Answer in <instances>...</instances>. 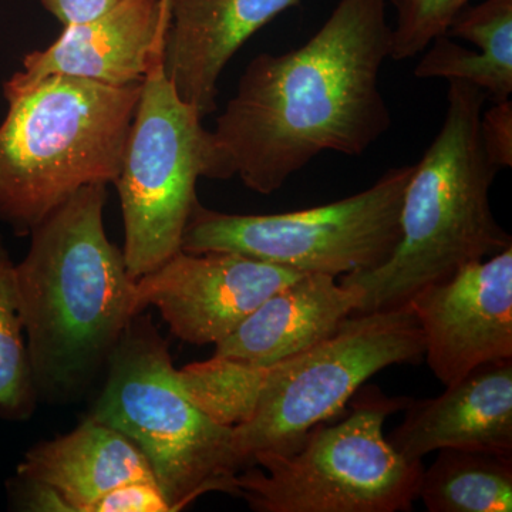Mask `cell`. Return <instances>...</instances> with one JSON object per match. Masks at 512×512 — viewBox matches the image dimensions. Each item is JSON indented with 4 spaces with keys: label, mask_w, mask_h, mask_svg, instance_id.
<instances>
[{
    "label": "cell",
    "mask_w": 512,
    "mask_h": 512,
    "mask_svg": "<svg viewBox=\"0 0 512 512\" xmlns=\"http://www.w3.org/2000/svg\"><path fill=\"white\" fill-rule=\"evenodd\" d=\"M16 477L55 488L72 512H89L100 497L128 481L156 480L134 441L92 417L72 433L30 448Z\"/></svg>",
    "instance_id": "2e32d148"
},
{
    "label": "cell",
    "mask_w": 512,
    "mask_h": 512,
    "mask_svg": "<svg viewBox=\"0 0 512 512\" xmlns=\"http://www.w3.org/2000/svg\"><path fill=\"white\" fill-rule=\"evenodd\" d=\"M303 272L232 252L178 251L136 282V308L156 306L191 345H217L272 293Z\"/></svg>",
    "instance_id": "30bf717a"
},
{
    "label": "cell",
    "mask_w": 512,
    "mask_h": 512,
    "mask_svg": "<svg viewBox=\"0 0 512 512\" xmlns=\"http://www.w3.org/2000/svg\"><path fill=\"white\" fill-rule=\"evenodd\" d=\"M471 0H392L397 12L392 28L390 59L396 62L412 59L423 53L436 37L446 35Z\"/></svg>",
    "instance_id": "ffe728a7"
},
{
    "label": "cell",
    "mask_w": 512,
    "mask_h": 512,
    "mask_svg": "<svg viewBox=\"0 0 512 512\" xmlns=\"http://www.w3.org/2000/svg\"><path fill=\"white\" fill-rule=\"evenodd\" d=\"M485 101L474 84L448 82L443 126L413 164L404 192L399 244L382 265L340 276V284L365 295L356 313L400 308L426 286L511 247V235L491 210V185L500 170L481 143Z\"/></svg>",
    "instance_id": "3957f363"
},
{
    "label": "cell",
    "mask_w": 512,
    "mask_h": 512,
    "mask_svg": "<svg viewBox=\"0 0 512 512\" xmlns=\"http://www.w3.org/2000/svg\"><path fill=\"white\" fill-rule=\"evenodd\" d=\"M200 111L185 103L158 60L141 84L124 146L119 191L124 261L133 279L181 251L200 178L234 177Z\"/></svg>",
    "instance_id": "52a82bcc"
},
{
    "label": "cell",
    "mask_w": 512,
    "mask_h": 512,
    "mask_svg": "<svg viewBox=\"0 0 512 512\" xmlns=\"http://www.w3.org/2000/svg\"><path fill=\"white\" fill-rule=\"evenodd\" d=\"M90 417L137 444L171 510H183L210 493L238 497L235 480L244 463L232 427L191 402L167 343L140 315L111 353L106 386Z\"/></svg>",
    "instance_id": "8992f818"
},
{
    "label": "cell",
    "mask_w": 512,
    "mask_h": 512,
    "mask_svg": "<svg viewBox=\"0 0 512 512\" xmlns=\"http://www.w3.org/2000/svg\"><path fill=\"white\" fill-rule=\"evenodd\" d=\"M168 9L163 67L202 117L217 110L225 66L259 29L302 0H161Z\"/></svg>",
    "instance_id": "4fadbf2b"
},
{
    "label": "cell",
    "mask_w": 512,
    "mask_h": 512,
    "mask_svg": "<svg viewBox=\"0 0 512 512\" xmlns=\"http://www.w3.org/2000/svg\"><path fill=\"white\" fill-rule=\"evenodd\" d=\"M480 138L490 163L498 170L512 167V101H494L480 117Z\"/></svg>",
    "instance_id": "7402d4cb"
},
{
    "label": "cell",
    "mask_w": 512,
    "mask_h": 512,
    "mask_svg": "<svg viewBox=\"0 0 512 512\" xmlns=\"http://www.w3.org/2000/svg\"><path fill=\"white\" fill-rule=\"evenodd\" d=\"M423 333L409 303L356 313L319 345L271 366H254L255 397L248 417L232 427L244 468L261 451L286 453L346 404L376 373L419 365Z\"/></svg>",
    "instance_id": "ba28073f"
},
{
    "label": "cell",
    "mask_w": 512,
    "mask_h": 512,
    "mask_svg": "<svg viewBox=\"0 0 512 512\" xmlns=\"http://www.w3.org/2000/svg\"><path fill=\"white\" fill-rule=\"evenodd\" d=\"M446 35L473 43L491 69L512 83V0H484L466 6Z\"/></svg>",
    "instance_id": "d6986e66"
},
{
    "label": "cell",
    "mask_w": 512,
    "mask_h": 512,
    "mask_svg": "<svg viewBox=\"0 0 512 512\" xmlns=\"http://www.w3.org/2000/svg\"><path fill=\"white\" fill-rule=\"evenodd\" d=\"M409 306L424 359L444 386L485 363L512 359V245L426 286Z\"/></svg>",
    "instance_id": "8fae6325"
},
{
    "label": "cell",
    "mask_w": 512,
    "mask_h": 512,
    "mask_svg": "<svg viewBox=\"0 0 512 512\" xmlns=\"http://www.w3.org/2000/svg\"><path fill=\"white\" fill-rule=\"evenodd\" d=\"M141 84L50 76L3 92L0 222L28 235L80 188L114 183Z\"/></svg>",
    "instance_id": "277c9868"
},
{
    "label": "cell",
    "mask_w": 512,
    "mask_h": 512,
    "mask_svg": "<svg viewBox=\"0 0 512 512\" xmlns=\"http://www.w3.org/2000/svg\"><path fill=\"white\" fill-rule=\"evenodd\" d=\"M412 165L390 168L343 200L269 215H238L195 204L181 251L232 252L303 274H359L382 265L400 241V212Z\"/></svg>",
    "instance_id": "9c48e42d"
},
{
    "label": "cell",
    "mask_w": 512,
    "mask_h": 512,
    "mask_svg": "<svg viewBox=\"0 0 512 512\" xmlns=\"http://www.w3.org/2000/svg\"><path fill=\"white\" fill-rule=\"evenodd\" d=\"M35 394L20 316L16 265L0 237V416H28Z\"/></svg>",
    "instance_id": "ac0fdd59"
},
{
    "label": "cell",
    "mask_w": 512,
    "mask_h": 512,
    "mask_svg": "<svg viewBox=\"0 0 512 512\" xmlns=\"http://www.w3.org/2000/svg\"><path fill=\"white\" fill-rule=\"evenodd\" d=\"M410 402L363 384L343 419L313 427L286 453L254 454L235 480L238 497L258 512L412 511L423 461L407 460L383 433Z\"/></svg>",
    "instance_id": "5b68a950"
},
{
    "label": "cell",
    "mask_w": 512,
    "mask_h": 512,
    "mask_svg": "<svg viewBox=\"0 0 512 512\" xmlns=\"http://www.w3.org/2000/svg\"><path fill=\"white\" fill-rule=\"evenodd\" d=\"M390 50L386 0H339L308 42L254 57L212 131L232 175L271 195L326 151L363 156L392 126Z\"/></svg>",
    "instance_id": "6da1fadb"
},
{
    "label": "cell",
    "mask_w": 512,
    "mask_h": 512,
    "mask_svg": "<svg viewBox=\"0 0 512 512\" xmlns=\"http://www.w3.org/2000/svg\"><path fill=\"white\" fill-rule=\"evenodd\" d=\"M387 437L410 461L443 448L512 457V359L485 363L434 399L413 400Z\"/></svg>",
    "instance_id": "5bb4252c"
},
{
    "label": "cell",
    "mask_w": 512,
    "mask_h": 512,
    "mask_svg": "<svg viewBox=\"0 0 512 512\" xmlns=\"http://www.w3.org/2000/svg\"><path fill=\"white\" fill-rule=\"evenodd\" d=\"M357 286L332 275L305 274L272 293L231 335L215 345V357L271 366L329 339L363 301Z\"/></svg>",
    "instance_id": "9a60e30c"
},
{
    "label": "cell",
    "mask_w": 512,
    "mask_h": 512,
    "mask_svg": "<svg viewBox=\"0 0 512 512\" xmlns=\"http://www.w3.org/2000/svg\"><path fill=\"white\" fill-rule=\"evenodd\" d=\"M107 184H92L30 231L16 265L19 309L35 390L83 387L110 359L136 308V279L104 229Z\"/></svg>",
    "instance_id": "7a4b0ae2"
},
{
    "label": "cell",
    "mask_w": 512,
    "mask_h": 512,
    "mask_svg": "<svg viewBox=\"0 0 512 512\" xmlns=\"http://www.w3.org/2000/svg\"><path fill=\"white\" fill-rule=\"evenodd\" d=\"M168 19L161 0H120L97 18L64 26L53 45L26 55L22 70L6 80L3 92L26 89L50 76L114 87L141 84L163 59Z\"/></svg>",
    "instance_id": "7c38bea8"
},
{
    "label": "cell",
    "mask_w": 512,
    "mask_h": 512,
    "mask_svg": "<svg viewBox=\"0 0 512 512\" xmlns=\"http://www.w3.org/2000/svg\"><path fill=\"white\" fill-rule=\"evenodd\" d=\"M119 2L120 0H42V5L63 26H69L97 18Z\"/></svg>",
    "instance_id": "603a6c76"
},
{
    "label": "cell",
    "mask_w": 512,
    "mask_h": 512,
    "mask_svg": "<svg viewBox=\"0 0 512 512\" xmlns=\"http://www.w3.org/2000/svg\"><path fill=\"white\" fill-rule=\"evenodd\" d=\"M89 512H173L156 480L128 481L113 488Z\"/></svg>",
    "instance_id": "44dd1931"
},
{
    "label": "cell",
    "mask_w": 512,
    "mask_h": 512,
    "mask_svg": "<svg viewBox=\"0 0 512 512\" xmlns=\"http://www.w3.org/2000/svg\"><path fill=\"white\" fill-rule=\"evenodd\" d=\"M419 498L430 512H511L512 457L443 448L423 470Z\"/></svg>",
    "instance_id": "e0dca14e"
}]
</instances>
